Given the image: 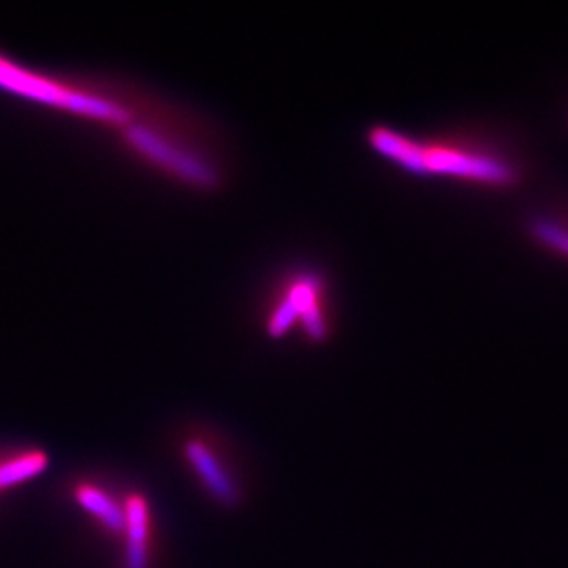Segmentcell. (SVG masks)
<instances>
[{
    "label": "cell",
    "instance_id": "1",
    "mask_svg": "<svg viewBox=\"0 0 568 568\" xmlns=\"http://www.w3.org/2000/svg\"><path fill=\"white\" fill-rule=\"evenodd\" d=\"M365 144L379 161L408 178L445 181L489 193H514L530 181V161L508 134L495 129H453L413 134L372 124Z\"/></svg>",
    "mask_w": 568,
    "mask_h": 568
},
{
    "label": "cell",
    "instance_id": "2",
    "mask_svg": "<svg viewBox=\"0 0 568 568\" xmlns=\"http://www.w3.org/2000/svg\"><path fill=\"white\" fill-rule=\"evenodd\" d=\"M337 324L333 282L318 265H296L280 276L263 313L267 337H298L312 348L332 343Z\"/></svg>",
    "mask_w": 568,
    "mask_h": 568
},
{
    "label": "cell",
    "instance_id": "3",
    "mask_svg": "<svg viewBox=\"0 0 568 568\" xmlns=\"http://www.w3.org/2000/svg\"><path fill=\"white\" fill-rule=\"evenodd\" d=\"M179 458L206 500L223 511H240L251 500L245 458L225 435L209 427L189 429L179 438Z\"/></svg>",
    "mask_w": 568,
    "mask_h": 568
},
{
    "label": "cell",
    "instance_id": "4",
    "mask_svg": "<svg viewBox=\"0 0 568 568\" xmlns=\"http://www.w3.org/2000/svg\"><path fill=\"white\" fill-rule=\"evenodd\" d=\"M125 520L120 536L122 568H153L155 565L156 515L153 503L142 489L124 491Z\"/></svg>",
    "mask_w": 568,
    "mask_h": 568
},
{
    "label": "cell",
    "instance_id": "5",
    "mask_svg": "<svg viewBox=\"0 0 568 568\" xmlns=\"http://www.w3.org/2000/svg\"><path fill=\"white\" fill-rule=\"evenodd\" d=\"M70 499L103 536L119 541L124 530V491L98 478L83 477L70 486Z\"/></svg>",
    "mask_w": 568,
    "mask_h": 568
},
{
    "label": "cell",
    "instance_id": "6",
    "mask_svg": "<svg viewBox=\"0 0 568 568\" xmlns=\"http://www.w3.org/2000/svg\"><path fill=\"white\" fill-rule=\"evenodd\" d=\"M530 245L568 265V195L559 193L531 210L523 221Z\"/></svg>",
    "mask_w": 568,
    "mask_h": 568
},
{
    "label": "cell",
    "instance_id": "7",
    "mask_svg": "<svg viewBox=\"0 0 568 568\" xmlns=\"http://www.w3.org/2000/svg\"><path fill=\"white\" fill-rule=\"evenodd\" d=\"M52 458L39 445H0V499L49 471Z\"/></svg>",
    "mask_w": 568,
    "mask_h": 568
}]
</instances>
